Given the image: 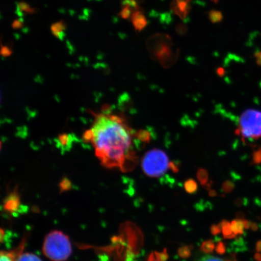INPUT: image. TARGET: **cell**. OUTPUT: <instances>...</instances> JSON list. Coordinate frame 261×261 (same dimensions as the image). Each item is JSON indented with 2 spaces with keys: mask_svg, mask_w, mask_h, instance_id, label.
I'll return each instance as SVG.
<instances>
[{
  "mask_svg": "<svg viewBox=\"0 0 261 261\" xmlns=\"http://www.w3.org/2000/svg\"><path fill=\"white\" fill-rule=\"evenodd\" d=\"M184 188L188 194H194L198 190L197 182L192 179H189L185 182Z\"/></svg>",
  "mask_w": 261,
  "mask_h": 261,
  "instance_id": "13",
  "label": "cell"
},
{
  "mask_svg": "<svg viewBox=\"0 0 261 261\" xmlns=\"http://www.w3.org/2000/svg\"><path fill=\"white\" fill-rule=\"evenodd\" d=\"M243 220L236 219L231 221V230L237 236V234H242L244 233V224Z\"/></svg>",
  "mask_w": 261,
  "mask_h": 261,
  "instance_id": "11",
  "label": "cell"
},
{
  "mask_svg": "<svg viewBox=\"0 0 261 261\" xmlns=\"http://www.w3.org/2000/svg\"><path fill=\"white\" fill-rule=\"evenodd\" d=\"M154 257L156 261H166L169 258L167 250L165 249L162 252H154Z\"/></svg>",
  "mask_w": 261,
  "mask_h": 261,
  "instance_id": "21",
  "label": "cell"
},
{
  "mask_svg": "<svg viewBox=\"0 0 261 261\" xmlns=\"http://www.w3.org/2000/svg\"><path fill=\"white\" fill-rule=\"evenodd\" d=\"M243 221L244 228H246V229H249V228H250L251 227V224H252V222L246 220H244Z\"/></svg>",
  "mask_w": 261,
  "mask_h": 261,
  "instance_id": "33",
  "label": "cell"
},
{
  "mask_svg": "<svg viewBox=\"0 0 261 261\" xmlns=\"http://www.w3.org/2000/svg\"><path fill=\"white\" fill-rule=\"evenodd\" d=\"M192 248V247L189 246H185L179 248L178 250L179 256L184 259L188 258L191 255Z\"/></svg>",
  "mask_w": 261,
  "mask_h": 261,
  "instance_id": "20",
  "label": "cell"
},
{
  "mask_svg": "<svg viewBox=\"0 0 261 261\" xmlns=\"http://www.w3.org/2000/svg\"><path fill=\"white\" fill-rule=\"evenodd\" d=\"M217 73L219 76H223L225 73V71L223 68H219L217 70Z\"/></svg>",
  "mask_w": 261,
  "mask_h": 261,
  "instance_id": "37",
  "label": "cell"
},
{
  "mask_svg": "<svg viewBox=\"0 0 261 261\" xmlns=\"http://www.w3.org/2000/svg\"><path fill=\"white\" fill-rule=\"evenodd\" d=\"M136 10L129 6H123L121 12L119 13V15L121 16L123 19H128L133 14Z\"/></svg>",
  "mask_w": 261,
  "mask_h": 261,
  "instance_id": "19",
  "label": "cell"
},
{
  "mask_svg": "<svg viewBox=\"0 0 261 261\" xmlns=\"http://www.w3.org/2000/svg\"><path fill=\"white\" fill-rule=\"evenodd\" d=\"M237 135L243 139L257 140L261 138V112L248 109L241 114Z\"/></svg>",
  "mask_w": 261,
  "mask_h": 261,
  "instance_id": "4",
  "label": "cell"
},
{
  "mask_svg": "<svg viewBox=\"0 0 261 261\" xmlns=\"http://www.w3.org/2000/svg\"><path fill=\"white\" fill-rule=\"evenodd\" d=\"M16 9H18L19 11H20L22 13L24 12L26 14H35V13L37 12V9L31 8L30 6L25 2L18 3L17 6H16Z\"/></svg>",
  "mask_w": 261,
  "mask_h": 261,
  "instance_id": "16",
  "label": "cell"
},
{
  "mask_svg": "<svg viewBox=\"0 0 261 261\" xmlns=\"http://www.w3.org/2000/svg\"><path fill=\"white\" fill-rule=\"evenodd\" d=\"M250 228L252 231H256L257 230H258L259 226L258 225H257L256 223H252V224H251Z\"/></svg>",
  "mask_w": 261,
  "mask_h": 261,
  "instance_id": "34",
  "label": "cell"
},
{
  "mask_svg": "<svg viewBox=\"0 0 261 261\" xmlns=\"http://www.w3.org/2000/svg\"><path fill=\"white\" fill-rule=\"evenodd\" d=\"M16 261H42L40 257L31 253H22Z\"/></svg>",
  "mask_w": 261,
  "mask_h": 261,
  "instance_id": "14",
  "label": "cell"
},
{
  "mask_svg": "<svg viewBox=\"0 0 261 261\" xmlns=\"http://www.w3.org/2000/svg\"><path fill=\"white\" fill-rule=\"evenodd\" d=\"M197 178L202 185L210 189V185L208 184V175L206 170L204 169H199L197 172Z\"/></svg>",
  "mask_w": 261,
  "mask_h": 261,
  "instance_id": "12",
  "label": "cell"
},
{
  "mask_svg": "<svg viewBox=\"0 0 261 261\" xmlns=\"http://www.w3.org/2000/svg\"><path fill=\"white\" fill-rule=\"evenodd\" d=\"M245 203V202L243 199L238 198L236 201H234V204H236L237 206H241L243 204Z\"/></svg>",
  "mask_w": 261,
  "mask_h": 261,
  "instance_id": "31",
  "label": "cell"
},
{
  "mask_svg": "<svg viewBox=\"0 0 261 261\" xmlns=\"http://www.w3.org/2000/svg\"><path fill=\"white\" fill-rule=\"evenodd\" d=\"M171 163L164 151L152 149L147 152L142 161V168L146 175L152 178L161 177L170 168Z\"/></svg>",
  "mask_w": 261,
  "mask_h": 261,
  "instance_id": "3",
  "label": "cell"
},
{
  "mask_svg": "<svg viewBox=\"0 0 261 261\" xmlns=\"http://www.w3.org/2000/svg\"><path fill=\"white\" fill-rule=\"evenodd\" d=\"M255 57L256 58V63L259 65H261V52H257L255 54Z\"/></svg>",
  "mask_w": 261,
  "mask_h": 261,
  "instance_id": "32",
  "label": "cell"
},
{
  "mask_svg": "<svg viewBox=\"0 0 261 261\" xmlns=\"http://www.w3.org/2000/svg\"><path fill=\"white\" fill-rule=\"evenodd\" d=\"M133 1H135L137 3H142L143 2V0H133Z\"/></svg>",
  "mask_w": 261,
  "mask_h": 261,
  "instance_id": "42",
  "label": "cell"
},
{
  "mask_svg": "<svg viewBox=\"0 0 261 261\" xmlns=\"http://www.w3.org/2000/svg\"><path fill=\"white\" fill-rule=\"evenodd\" d=\"M72 138L71 136L68 135H60L58 137V145L63 147V148H66L70 146L71 142H72Z\"/></svg>",
  "mask_w": 261,
  "mask_h": 261,
  "instance_id": "15",
  "label": "cell"
},
{
  "mask_svg": "<svg viewBox=\"0 0 261 261\" xmlns=\"http://www.w3.org/2000/svg\"><path fill=\"white\" fill-rule=\"evenodd\" d=\"M172 38L168 34H156L146 41V47L151 57L156 61L163 54L174 47Z\"/></svg>",
  "mask_w": 261,
  "mask_h": 261,
  "instance_id": "5",
  "label": "cell"
},
{
  "mask_svg": "<svg viewBox=\"0 0 261 261\" xmlns=\"http://www.w3.org/2000/svg\"><path fill=\"white\" fill-rule=\"evenodd\" d=\"M12 26L13 29H14L22 28L24 26L23 19L21 18L20 19H15V20L13 22Z\"/></svg>",
  "mask_w": 261,
  "mask_h": 261,
  "instance_id": "28",
  "label": "cell"
},
{
  "mask_svg": "<svg viewBox=\"0 0 261 261\" xmlns=\"http://www.w3.org/2000/svg\"><path fill=\"white\" fill-rule=\"evenodd\" d=\"M132 21L136 31H142L147 25V20L142 10H137L133 12L132 16Z\"/></svg>",
  "mask_w": 261,
  "mask_h": 261,
  "instance_id": "7",
  "label": "cell"
},
{
  "mask_svg": "<svg viewBox=\"0 0 261 261\" xmlns=\"http://www.w3.org/2000/svg\"><path fill=\"white\" fill-rule=\"evenodd\" d=\"M192 0H172L171 9L182 20H187L191 9Z\"/></svg>",
  "mask_w": 261,
  "mask_h": 261,
  "instance_id": "6",
  "label": "cell"
},
{
  "mask_svg": "<svg viewBox=\"0 0 261 261\" xmlns=\"http://www.w3.org/2000/svg\"><path fill=\"white\" fill-rule=\"evenodd\" d=\"M197 261H225L223 259L212 256H205Z\"/></svg>",
  "mask_w": 261,
  "mask_h": 261,
  "instance_id": "29",
  "label": "cell"
},
{
  "mask_svg": "<svg viewBox=\"0 0 261 261\" xmlns=\"http://www.w3.org/2000/svg\"><path fill=\"white\" fill-rule=\"evenodd\" d=\"M42 252L52 261H65L72 253V246L66 234L54 230L45 237Z\"/></svg>",
  "mask_w": 261,
  "mask_h": 261,
  "instance_id": "2",
  "label": "cell"
},
{
  "mask_svg": "<svg viewBox=\"0 0 261 261\" xmlns=\"http://www.w3.org/2000/svg\"><path fill=\"white\" fill-rule=\"evenodd\" d=\"M215 250H216V252L218 254H220V255H223V254L226 253V246H225V244L223 242H219L218 243L216 248H215Z\"/></svg>",
  "mask_w": 261,
  "mask_h": 261,
  "instance_id": "25",
  "label": "cell"
},
{
  "mask_svg": "<svg viewBox=\"0 0 261 261\" xmlns=\"http://www.w3.org/2000/svg\"><path fill=\"white\" fill-rule=\"evenodd\" d=\"M208 195L211 196V197H215V196L217 195V193L216 191H215L214 190H210V192H208Z\"/></svg>",
  "mask_w": 261,
  "mask_h": 261,
  "instance_id": "39",
  "label": "cell"
},
{
  "mask_svg": "<svg viewBox=\"0 0 261 261\" xmlns=\"http://www.w3.org/2000/svg\"><path fill=\"white\" fill-rule=\"evenodd\" d=\"M237 216V219L238 220H244V214L243 213V212H238V213L236 214Z\"/></svg>",
  "mask_w": 261,
  "mask_h": 261,
  "instance_id": "35",
  "label": "cell"
},
{
  "mask_svg": "<svg viewBox=\"0 0 261 261\" xmlns=\"http://www.w3.org/2000/svg\"><path fill=\"white\" fill-rule=\"evenodd\" d=\"M226 261H237V259H236V256H234L233 259H228V260H226Z\"/></svg>",
  "mask_w": 261,
  "mask_h": 261,
  "instance_id": "41",
  "label": "cell"
},
{
  "mask_svg": "<svg viewBox=\"0 0 261 261\" xmlns=\"http://www.w3.org/2000/svg\"><path fill=\"white\" fill-rule=\"evenodd\" d=\"M222 230L220 224H214L211 227V232L213 236H217L219 234Z\"/></svg>",
  "mask_w": 261,
  "mask_h": 261,
  "instance_id": "26",
  "label": "cell"
},
{
  "mask_svg": "<svg viewBox=\"0 0 261 261\" xmlns=\"http://www.w3.org/2000/svg\"><path fill=\"white\" fill-rule=\"evenodd\" d=\"M254 258L256 261H261V254L260 253H256L254 254Z\"/></svg>",
  "mask_w": 261,
  "mask_h": 261,
  "instance_id": "38",
  "label": "cell"
},
{
  "mask_svg": "<svg viewBox=\"0 0 261 261\" xmlns=\"http://www.w3.org/2000/svg\"><path fill=\"white\" fill-rule=\"evenodd\" d=\"M252 164H261V148L256 150L254 151L252 155Z\"/></svg>",
  "mask_w": 261,
  "mask_h": 261,
  "instance_id": "22",
  "label": "cell"
},
{
  "mask_svg": "<svg viewBox=\"0 0 261 261\" xmlns=\"http://www.w3.org/2000/svg\"><path fill=\"white\" fill-rule=\"evenodd\" d=\"M223 231V234L224 238L226 239H232L236 237L237 234L233 233L231 228V223L227 220H223L221 221L220 224Z\"/></svg>",
  "mask_w": 261,
  "mask_h": 261,
  "instance_id": "10",
  "label": "cell"
},
{
  "mask_svg": "<svg viewBox=\"0 0 261 261\" xmlns=\"http://www.w3.org/2000/svg\"><path fill=\"white\" fill-rule=\"evenodd\" d=\"M25 243V240L22 241L20 246L14 250L9 251V252H8V251H2L0 261H16L18 257L22 253Z\"/></svg>",
  "mask_w": 261,
  "mask_h": 261,
  "instance_id": "8",
  "label": "cell"
},
{
  "mask_svg": "<svg viewBox=\"0 0 261 261\" xmlns=\"http://www.w3.org/2000/svg\"><path fill=\"white\" fill-rule=\"evenodd\" d=\"M208 18L213 23H218L223 19V14L220 11L212 10L208 14Z\"/></svg>",
  "mask_w": 261,
  "mask_h": 261,
  "instance_id": "18",
  "label": "cell"
},
{
  "mask_svg": "<svg viewBox=\"0 0 261 261\" xmlns=\"http://www.w3.org/2000/svg\"><path fill=\"white\" fill-rule=\"evenodd\" d=\"M234 188V185L232 182L227 180L224 182L222 189L225 193H230Z\"/></svg>",
  "mask_w": 261,
  "mask_h": 261,
  "instance_id": "23",
  "label": "cell"
},
{
  "mask_svg": "<svg viewBox=\"0 0 261 261\" xmlns=\"http://www.w3.org/2000/svg\"><path fill=\"white\" fill-rule=\"evenodd\" d=\"M134 136L136 133L125 117L106 110L96 114L93 126L85 133L84 139L93 145L97 158L103 166L128 172L138 162L133 149Z\"/></svg>",
  "mask_w": 261,
  "mask_h": 261,
  "instance_id": "1",
  "label": "cell"
},
{
  "mask_svg": "<svg viewBox=\"0 0 261 261\" xmlns=\"http://www.w3.org/2000/svg\"><path fill=\"white\" fill-rule=\"evenodd\" d=\"M12 54L11 49L8 46H3L2 45L1 55L3 57H8Z\"/></svg>",
  "mask_w": 261,
  "mask_h": 261,
  "instance_id": "27",
  "label": "cell"
},
{
  "mask_svg": "<svg viewBox=\"0 0 261 261\" xmlns=\"http://www.w3.org/2000/svg\"><path fill=\"white\" fill-rule=\"evenodd\" d=\"M67 28V24L65 23L64 21L61 20L52 24L50 29L52 34L55 37L60 39V40H63L65 35H66L65 31L66 30Z\"/></svg>",
  "mask_w": 261,
  "mask_h": 261,
  "instance_id": "9",
  "label": "cell"
},
{
  "mask_svg": "<svg viewBox=\"0 0 261 261\" xmlns=\"http://www.w3.org/2000/svg\"><path fill=\"white\" fill-rule=\"evenodd\" d=\"M61 189H63V191L67 190V189H69L71 184L69 180L68 179H64L63 181L61 182Z\"/></svg>",
  "mask_w": 261,
  "mask_h": 261,
  "instance_id": "30",
  "label": "cell"
},
{
  "mask_svg": "<svg viewBox=\"0 0 261 261\" xmlns=\"http://www.w3.org/2000/svg\"><path fill=\"white\" fill-rule=\"evenodd\" d=\"M256 250L257 252L261 253V240L257 241L256 244Z\"/></svg>",
  "mask_w": 261,
  "mask_h": 261,
  "instance_id": "36",
  "label": "cell"
},
{
  "mask_svg": "<svg viewBox=\"0 0 261 261\" xmlns=\"http://www.w3.org/2000/svg\"><path fill=\"white\" fill-rule=\"evenodd\" d=\"M215 245L212 240L205 241L202 243L200 250L205 253H211L214 252Z\"/></svg>",
  "mask_w": 261,
  "mask_h": 261,
  "instance_id": "17",
  "label": "cell"
},
{
  "mask_svg": "<svg viewBox=\"0 0 261 261\" xmlns=\"http://www.w3.org/2000/svg\"><path fill=\"white\" fill-rule=\"evenodd\" d=\"M148 261H156L155 259L154 253H151L150 254Z\"/></svg>",
  "mask_w": 261,
  "mask_h": 261,
  "instance_id": "40",
  "label": "cell"
},
{
  "mask_svg": "<svg viewBox=\"0 0 261 261\" xmlns=\"http://www.w3.org/2000/svg\"><path fill=\"white\" fill-rule=\"evenodd\" d=\"M212 1H213L215 3H218V0H212Z\"/></svg>",
  "mask_w": 261,
  "mask_h": 261,
  "instance_id": "43",
  "label": "cell"
},
{
  "mask_svg": "<svg viewBox=\"0 0 261 261\" xmlns=\"http://www.w3.org/2000/svg\"><path fill=\"white\" fill-rule=\"evenodd\" d=\"M176 32L178 35L180 36H184L187 34L188 28V26L184 23L178 24L176 26Z\"/></svg>",
  "mask_w": 261,
  "mask_h": 261,
  "instance_id": "24",
  "label": "cell"
}]
</instances>
